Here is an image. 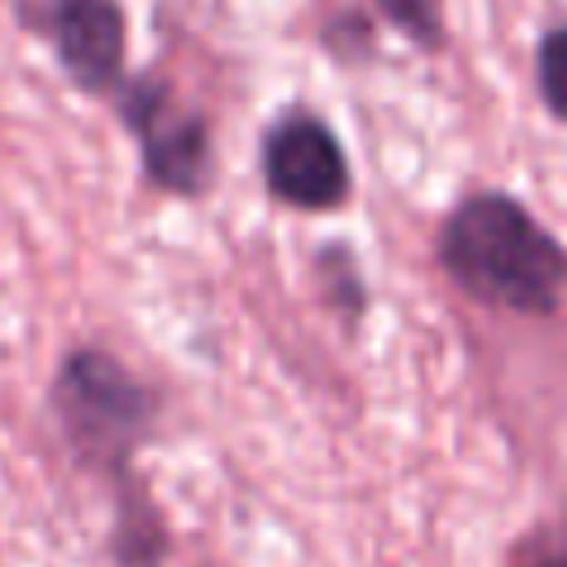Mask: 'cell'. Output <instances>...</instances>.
<instances>
[{"label": "cell", "instance_id": "obj_5", "mask_svg": "<svg viewBox=\"0 0 567 567\" xmlns=\"http://www.w3.org/2000/svg\"><path fill=\"white\" fill-rule=\"evenodd\" d=\"M35 13L40 18L31 22L53 35L62 71L84 93L115 89L124 66V22L115 0H40Z\"/></svg>", "mask_w": 567, "mask_h": 567}, {"label": "cell", "instance_id": "obj_9", "mask_svg": "<svg viewBox=\"0 0 567 567\" xmlns=\"http://www.w3.org/2000/svg\"><path fill=\"white\" fill-rule=\"evenodd\" d=\"M532 567H567V549H554V554H545V558L532 563Z\"/></svg>", "mask_w": 567, "mask_h": 567}, {"label": "cell", "instance_id": "obj_6", "mask_svg": "<svg viewBox=\"0 0 567 567\" xmlns=\"http://www.w3.org/2000/svg\"><path fill=\"white\" fill-rule=\"evenodd\" d=\"M111 554L120 567H159L168 554L164 523L137 483V474L115 478V532H111Z\"/></svg>", "mask_w": 567, "mask_h": 567}, {"label": "cell", "instance_id": "obj_3", "mask_svg": "<svg viewBox=\"0 0 567 567\" xmlns=\"http://www.w3.org/2000/svg\"><path fill=\"white\" fill-rule=\"evenodd\" d=\"M261 168H266L270 195L292 208H306V213L337 208L350 195V164L341 155V142L315 115L279 120L266 133Z\"/></svg>", "mask_w": 567, "mask_h": 567}, {"label": "cell", "instance_id": "obj_1", "mask_svg": "<svg viewBox=\"0 0 567 567\" xmlns=\"http://www.w3.org/2000/svg\"><path fill=\"white\" fill-rule=\"evenodd\" d=\"M439 261L461 292L518 315L558 310L567 284V248L501 190H478L447 213Z\"/></svg>", "mask_w": 567, "mask_h": 567}, {"label": "cell", "instance_id": "obj_4", "mask_svg": "<svg viewBox=\"0 0 567 567\" xmlns=\"http://www.w3.org/2000/svg\"><path fill=\"white\" fill-rule=\"evenodd\" d=\"M124 120L142 142L146 177L173 195H199L213 173L208 124L190 111H173L168 93L151 80L124 93Z\"/></svg>", "mask_w": 567, "mask_h": 567}, {"label": "cell", "instance_id": "obj_7", "mask_svg": "<svg viewBox=\"0 0 567 567\" xmlns=\"http://www.w3.org/2000/svg\"><path fill=\"white\" fill-rule=\"evenodd\" d=\"M536 80H540V97L545 106L567 120V27L549 31L540 40V53H536Z\"/></svg>", "mask_w": 567, "mask_h": 567}, {"label": "cell", "instance_id": "obj_2", "mask_svg": "<svg viewBox=\"0 0 567 567\" xmlns=\"http://www.w3.org/2000/svg\"><path fill=\"white\" fill-rule=\"evenodd\" d=\"M49 408L71 452L106 478L133 474V456L159 421L155 390L133 377L115 354L93 346L66 350L49 390Z\"/></svg>", "mask_w": 567, "mask_h": 567}, {"label": "cell", "instance_id": "obj_8", "mask_svg": "<svg viewBox=\"0 0 567 567\" xmlns=\"http://www.w3.org/2000/svg\"><path fill=\"white\" fill-rule=\"evenodd\" d=\"M381 4H385V13H390L403 31H412L416 40H434V22H430L425 0H381Z\"/></svg>", "mask_w": 567, "mask_h": 567}]
</instances>
